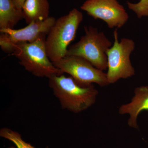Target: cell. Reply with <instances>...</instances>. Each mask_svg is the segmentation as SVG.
<instances>
[{"label":"cell","mask_w":148,"mask_h":148,"mask_svg":"<svg viewBox=\"0 0 148 148\" xmlns=\"http://www.w3.org/2000/svg\"><path fill=\"white\" fill-rule=\"evenodd\" d=\"M49 85L62 108L75 113L85 110L92 106L98 94L93 84L82 87L71 77H66L64 74L54 75L49 78Z\"/></svg>","instance_id":"obj_1"},{"label":"cell","mask_w":148,"mask_h":148,"mask_svg":"<svg viewBox=\"0 0 148 148\" xmlns=\"http://www.w3.org/2000/svg\"><path fill=\"white\" fill-rule=\"evenodd\" d=\"M83 20L82 13L75 8L56 19L45 39L47 53L52 63L58 62L66 56L68 47L75 40Z\"/></svg>","instance_id":"obj_2"},{"label":"cell","mask_w":148,"mask_h":148,"mask_svg":"<svg viewBox=\"0 0 148 148\" xmlns=\"http://www.w3.org/2000/svg\"><path fill=\"white\" fill-rule=\"evenodd\" d=\"M84 32L79 40L68 48L66 56L82 57L97 69L106 71L108 69L106 52L112 44L105 33L95 27H85Z\"/></svg>","instance_id":"obj_3"},{"label":"cell","mask_w":148,"mask_h":148,"mask_svg":"<svg viewBox=\"0 0 148 148\" xmlns=\"http://www.w3.org/2000/svg\"><path fill=\"white\" fill-rule=\"evenodd\" d=\"M46 38H40L32 42L18 43L14 45L12 54L27 71L35 76L49 79L62 74L48 56Z\"/></svg>","instance_id":"obj_4"},{"label":"cell","mask_w":148,"mask_h":148,"mask_svg":"<svg viewBox=\"0 0 148 148\" xmlns=\"http://www.w3.org/2000/svg\"><path fill=\"white\" fill-rule=\"evenodd\" d=\"M117 29L114 32V44L106 52L108 57V73L106 74L109 84L135 75V69L130 59L131 53L135 50V42L127 38H122L119 42Z\"/></svg>","instance_id":"obj_5"},{"label":"cell","mask_w":148,"mask_h":148,"mask_svg":"<svg viewBox=\"0 0 148 148\" xmlns=\"http://www.w3.org/2000/svg\"><path fill=\"white\" fill-rule=\"evenodd\" d=\"M53 64L61 74H69L76 83L82 87L90 86L93 83L101 87L109 84L106 73L79 56H66L60 61Z\"/></svg>","instance_id":"obj_6"},{"label":"cell","mask_w":148,"mask_h":148,"mask_svg":"<svg viewBox=\"0 0 148 148\" xmlns=\"http://www.w3.org/2000/svg\"><path fill=\"white\" fill-rule=\"evenodd\" d=\"M56 19L49 16L42 21H34L21 29H0V47L5 53L13 52L14 47L19 42H32L40 38H46Z\"/></svg>","instance_id":"obj_7"},{"label":"cell","mask_w":148,"mask_h":148,"mask_svg":"<svg viewBox=\"0 0 148 148\" xmlns=\"http://www.w3.org/2000/svg\"><path fill=\"white\" fill-rule=\"evenodd\" d=\"M80 8L95 19L106 22L110 29H119L127 23L129 16L117 0H86Z\"/></svg>","instance_id":"obj_8"},{"label":"cell","mask_w":148,"mask_h":148,"mask_svg":"<svg viewBox=\"0 0 148 148\" xmlns=\"http://www.w3.org/2000/svg\"><path fill=\"white\" fill-rule=\"evenodd\" d=\"M134 93L135 95L131 102L121 106L119 112L120 114H129L128 125L130 127L138 129V115L143 111H148V86H143L136 88Z\"/></svg>","instance_id":"obj_9"},{"label":"cell","mask_w":148,"mask_h":148,"mask_svg":"<svg viewBox=\"0 0 148 148\" xmlns=\"http://www.w3.org/2000/svg\"><path fill=\"white\" fill-rule=\"evenodd\" d=\"M22 11L23 17L27 24L44 21L49 17L48 0H26Z\"/></svg>","instance_id":"obj_10"},{"label":"cell","mask_w":148,"mask_h":148,"mask_svg":"<svg viewBox=\"0 0 148 148\" xmlns=\"http://www.w3.org/2000/svg\"><path fill=\"white\" fill-rule=\"evenodd\" d=\"M23 18L22 11L16 8L13 0H0V29H13Z\"/></svg>","instance_id":"obj_11"},{"label":"cell","mask_w":148,"mask_h":148,"mask_svg":"<svg viewBox=\"0 0 148 148\" xmlns=\"http://www.w3.org/2000/svg\"><path fill=\"white\" fill-rule=\"evenodd\" d=\"M0 136L13 143L17 148H36L23 140L21 135L18 132L9 128H2L0 130ZM8 148H15L12 147Z\"/></svg>","instance_id":"obj_12"},{"label":"cell","mask_w":148,"mask_h":148,"mask_svg":"<svg viewBox=\"0 0 148 148\" xmlns=\"http://www.w3.org/2000/svg\"><path fill=\"white\" fill-rule=\"evenodd\" d=\"M127 4L128 8L135 12L138 18L148 16V0H140L136 3L127 1Z\"/></svg>","instance_id":"obj_13"},{"label":"cell","mask_w":148,"mask_h":148,"mask_svg":"<svg viewBox=\"0 0 148 148\" xmlns=\"http://www.w3.org/2000/svg\"><path fill=\"white\" fill-rule=\"evenodd\" d=\"M14 4L17 8L22 10V7L26 0H13Z\"/></svg>","instance_id":"obj_14"}]
</instances>
